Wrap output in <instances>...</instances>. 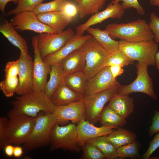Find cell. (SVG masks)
I'll return each instance as SVG.
<instances>
[{"instance_id":"cell-28","label":"cell","mask_w":159,"mask_h":159,"mask_svg":"<svg viewBox=\"0 0 159 159\" xmlns=\"http://www.w3.org/2000/svg\"><path fill=\"white\" fill-rule=\"evenodd\" d=\"M108 139L116 148L135 140L136 134L125 129L120 127L107 135Z\"/></svg>"},{"instance_id":"cell-38","label":"cell","mask_w":159,"mask_h":159,"mask_svg":"<svg viewBox=\"0 0 159 159\" xmlns=\"http://www.w3.org/2000/svg\"><path fill=\"white\" fill-rule=\"evenodd\" d=\"M122 2V6L125 10L131 8H135L139 14L143 15L145 11L143 7L139 3L138 0H113L110 3L111 4Z\"/></svg>"},{"instance_id":"cell-14","label":"cell","mask_w":159,"mask_h":159,"mask_svg":"<svg viewBox=\"0 0 159 159\" xmlns=\"http://www.w3.org/2000/svg\"><path fill=\"white\" fill-rule=\"evenodd\" d=\"M125 13V9L119 2L110 3L104 10L93 14L88 20L76 28L75 34L82 36L87 29L91 26L102 23L109 18L120 19Z\"/></svg>"},{"instance_id":"cell-19","label":"cell","mask_w":159,"mask_h":159,"mask_svg":"<svg viewBox=\"0 0 159 159\" xmlns=\"http://www.w3.org/2000/svg\"><path fill=\"white\" fill-rule=\"evenodd\" d=\"M85 65V54L81 47L71 52L59 64L65 75L79 71H83Z\"/></svg>"},{"instance_id":"cell-50","label":"cell","mask_w":159,"mask_h":159,"mask_svg":"<svg viewBox=\"0 0 159 159\" xmlns=\"http://www.w3.org/2000/svg\"><path fill=\"white\" fill-rule=\"evenodd\" d=\"M82 0H74L75 1L77 4L80 3Z\"/></svg>"},{"instance_id":"cell-44","label":"cell","mask_w":159,"mask_h":159,"mask_svg":"<svg viewBox=\"0 0 159 159\" xmlns=\"http://www.w3.org/2000/svg\"><path fill=\"white\" fill-rule=\"evenodd\" d=\"M110 67L111 73L113 77L116 78L121 75L124 72L123 67L120 65H113Z\"/></svg>"},{"instance_id":"cell-32","label":"cell","mask_w":159,"mask_h":159,"mask_svg":"<svg viewBox=\"0 0 159 159\" xmlns=\"http://www.w3.org/2000/svg\"><path fill=\"white\" fill-rule=\"evenodd\" d=\"M19 82L18 77H5L0 82V89L6 97H12L16 93Z\"/></svg>"},{"instance_id":"cell-15","label":"cell","mask_w":159,"mask_h":159,"mask_svg":"<svg viewBox=\"0 0 159 159\" xmlns=\"http://www.w3.org/2000/svg\"><path fill=\"white\" fill-rule=\"evenodd\" d=\"M20 66L18 75L19 85L16 93L23 95L33 92L32 59L29 54L21 52L19 56Z\"/></svg>"},{"instance_id":"cell-47","label":"cell","mask_w":159,"mask_h":159,"mask_svg":"<svg viewBox=\"0 0 159 159\" xmlns=\"http://www.w3.org/2000/svg\"><path fill=\"white\" fill-rule=\"evenodd\" d=\"M23 148L20 146H17L14 147L13 156L16 158L20 157L23 153Z\"/></svg>"},{"instance_id":"cell-30","label":"cell","mask_w":159,"mask_h":159,"mask_svg":"<svg viewBox=\"0 0 159 159\" xmlns=\"http://www.w3.org/2000/svg\"><path fill=\"white\" fill-rule=\"evenodd\" d=\"M107 0H82L77 5L80 19L97 12L103 7Z\"/></svg>"},{"instance_id":"cell-2","label":"cell","mask_w":159,"mask_h":159,"mask_svg":"<svg viewBox=\"0 0 159 159\" xmlns=\"http://www.w3.org/2000/svg\"><path fill=\"white\" fill-rule=\"evenodd\" d=\"M11 103L12 112L34 117H37L41 112L53 113L55 107L44 92H33L21 95Z\"/></svg>"},{"instance_id":"cell-46","label":"cell","mask_w":159,"mask_h":159,"mask_svg":"<svg viewBox=\"0 0 159 159\" xmlns=\"http://www.w3.org/2000/svg\"><path fill=\"white\" fill-rule=\"evenodd\" d=\"M14 148V147L11 144L6 145L4 149L6 155L9 157L13 155Z\"/></svg>"},{"instance_id":"cell-16","label":"cell","mask_w":159,"mask_h":159,"mask_svg":"<svg viewBox=\"0 0 159 159\" xmlns=\"http://www.w3.org/2000/svg\"><path fill=\"white\" fill-rule=\"evenodd\" d=\"M118 82L112 76L110 67H105L87 80L85 95L88 96L107 89Z\"/></svg>"},{"instance_id":"cell-39","label":"cell","mask_w":159,"mask_h":159,"mask_svg":"<svg viewBox=\"0 0 159 159\" xmlns=\"http://www.w3.org/2000/svg\"><path fill=\"white\" fill-rule=\"evenodd\" d=\"M149 24L154 35V41L159 44V17L153 12L151 13Z\"/></svg>"},{"instance_id":"cell-45","label":"cell","mask_w":159,"mask_h":159,"mask_svg":"<svg viewBox=\"0 0 159 159\" xmlns=\"http://www.w3.org/2000/svg\"><path fill=\"white\" fill-rule=\"evenodd\" d=\"M19 0H0V10L3 14L5 15V9L6 6L9 2H13L15 4H18Z\"/></svg>"},{"instance_id":"cell-43","label":"cell","mask_w":159,"mask_h":159,"mask_svg":"<svg viewBox=\"0 0 159 159\" xmlns=\"http://www.w3.org/2000/svg\"><path fill=\"white\" fill-rule=\"evenodd\" d=\"M154 115L153 118L151 125L148 131L149 136L151 137L159 131V112L154 110Z\"/></svg>"},{"instance_id":"cell-17","label":"cell","mask_w":159,"mask_h":159,"mask_svg":"<svg viewBox=\"0 0 159 159\" xmlns=\"http://www.w3.org/2000/svg\"><path fill=\"white\" fill-rule=\"evenodd\" d=\"M91 36V35L78 36L75 34L59 50L45 57L44 61L50 66L59 65L64 59L74 51L81 47L85 41Z\"/></svg>"},{"instance_id":"cell-25","label":"cell","mask_w":159,"mask_h":159,"mask_svg":"<svg viewBox=\"0 0 159 159\" xmlns=\"http://www.w3.org/2000/svg\"><path fill=\"white\" fill-rule=\"evenodd\" d=\"M87 79L83 71L77 72L65 75L64 81L69 88L77 92L85 95Z\"/></svg>"},{"instance_id":"cell-6","label":"cell","mask_w":159,"mask_h":159,"mask_svg":"<svg viewBox=\"0 0 159 159\" xmlns=\"http://www.w3.org/2000/svg\"><path fill=\"white\" fill-rule=\"evenodd\" d=\"M118 49L133 61L148 66H154L155 55L158 51V44L154 40L135 42L120 40Z\"/></svg>"},{"instance_id":"cell-27","label":"cell","mask_w":159,"mask_h":159,"mask_svg":"<svg viewBox=\"0 0 159 159\" xmlns=\"http://www.w3.org/2000/svg\"><path fill=\"white\" fill-rule=\"evenodd\" d=\"M51 67L49 79L44 91L45 94L50 99L63 81L65 75L59 65H52Z\"/></svg>"},{"instance_id":"cell-1","label":"cell","mask_w":159,"mask_h":159,"mask_svg":"<svg viewBox=\"0 0 159 159\" xmlns=\"http://www.w3.org/2000/svg\"><path fill=\"white\" fill-rule=\"evenodd\" d=\"M104 30L113 39L131 42L154 40V35L149 24L143 19L127 23L110 24Z\"/></svg>"},{"instance_id":"cell-13","label":"cell","mask_w":159,"mask_h":159,"mask_svg":"<svg viewBox=\"0 0 159 159\" xmlns=\"http://www.w3.org/2000/svg\"><path fill=\"white\" fill-rule=\"evenodd\" d=\"M14 15L11 21L16 30H31L39 34L57 33L50 26L42 22L34 11H24Z\"/></svg>"},{"instance_id":"cell-24","label":"cell","mask_w":159,"mask_h":159,"mask_svg":"<svg viewBox=\"0 0 159 159\" xmlns=\"http://www.w3.org/2000/svg\"><path fill=\"white\" fill-rule=\"evenodd\" d=\"M86 31L109 53H111L118 49L119 41L112 39L105 30L90 27Z\"/></svg>"},{"instance_id":"cell-26","label":"cell","mask_w":159,"mask_h":159,"mask_svg":"<svg viewBox=\"0 0 159 159\" xmlns=\"http://www.w3.org/2000/svg\"><path fill=\"white\" fill-rule=\"evenodd\" d=\"M99 121L102 126L111 129L117 128L126 123V118L118 115L108 106L103 109Z\"/></svg>"},{"instance_id":"cell-23","label":"cell","mask_w":159,"mask_h":159,"mask_svg":"<svg viewBox=\"0 0 159 159\" xmlns=\"http://www.w3.org/2000/svg\"><path fill=\"white\" fill-rule=\"evenodd\" d=\"M108 106L121 117L126 118L133 112V99L129 95L118 93L111 98Z\"/></svg>"},{"instance_id":"cell-31","label":"cell","mask_w":159,"mask_h":159,"mask_svg":"<svg viewBox=\"0 0 159 159\" xmlns=\"http://www.w3.org/2000/svg\"><path fill=\"white\" fill-rule=\"evenodd\" d=\"M67 0H54L45 3H42L35 9L34 12L36 14L46 12L62 11Z\"/></svg>"},{"instance_id":"cell-40","label":"cell","mask_w":159,"mask_h":159,"mask_svg":"<svg viewBox=\"0 0 159 159\" xmlns=\"http://www.w3.org/2000/svg\"><path fill=\"white\" fill-rule=\"evenodd\" d=\"M20 66L19 59L8 62L4 69L5 77H18Z\"/></svg>"},{"instance_id":"cell-37","label":"cell","mask_w":159,"mask_h":159,"mask_svg":"<svg viewBox=\"0 0 159 159\" xmlns=\"http://www.w3.org/2000/svg\"><path fill=\"white\" fill-rule=\"evenodd\" d=\"M8 118L7 116L0 118V149L1 150L4 149L6 145L9 144L7 136Z\"/></svg>"},{"instance_id":"cell-10","label":"cell","mask_w":159,"mask_h":159,"mask_svg":"<svg viewBox=\"0 0 159 159\" xmlns=\"http://www.w3.org/2000/svg\"><path fill=\"white\" fill-rule=\"evenodd\" d=\"M75 35L72 28L59 33H45L37 36L38 48L43 59L47 56L57 52Z\"/></svg>"},{"instance_id":"cell-41","label":"cell","mask_w":159,"mask_h":159,"mask_svg":"<svg viewBox=\"0 0 159 159\" xmlns=\"http://www.w3.org/2000/svg\"><path fill=\"white\" fill-rule=\"evenodd\" d=\"M62 11L72 20L78 14L77 5L69 1L64 5Z\"/></svg>"},{"instance_id":"cell-11","label":"cell","mask_w":159,"mask_h":159,"mask_svg":"<svg viewBox=\"0 0 159 159\" xmlns=\"http://www.w3.org/2000/svg\"><path fill=\"white\" fill-rule=\"evenodd\" d=\"M32 44L34 53L32 65L33 91L44 92L51 67L45 63L41 56L37 46V36L32 37Z\"/></svg>"},{"instance_id":"cell-35","label":"cell","mask_w":159,"mask_h":159,"mask_svg":"<svg viewBox=\"0 0 159 159\" xmlns=\"http://www.w3.org/2000/svg\"><path fill=\"white\" fill-rule=\"evenodd\" d=\"M116 151L117 157L119 158H135L139 155V144L135 140L119 147Z\"/></svg>"},{"instance_id":"cell-36","label":"cell","mask_w":159,"mask_h":159,"mask_svg":"<svg viewBox=\"0 0 159 159\" xmlns=\"http://www.w3.org/2000/svg\"><path fill=\"white\" fill-rule=\"evenodd\" d=\"M80 148L83 151L81 159H103L105 158L102 152L96 146L86 143Z\"/></svg>"},{"instance_id":"cell-3","label":"cell","mask_w":159,"mask_h":159,"mask_svg":"<svg viewBox=\"0 0 159 159\" xmlns=\"http://www.w3.org/2000/svg\"><path fill=\"white\" fill-rule=\"evenodd\" d=\"M57 122L53 113H39L31 132L23 144L24 148L30 151L49 145L51 130Z\"/></svg>"},{"instance_id":"cell-12","label":"cell","mask_w":159,"mask_h":159,"mask_svg":"<svg viewBox=\"0 0 159 159\" xmlns=\"http://www.w3.org/2000/svg\"><path fill=\"white\" fill-rule=\"evenodd\" d=\"M85 105L83 98L77 101L63 106H55L53 114L57 122L64 125L71 121L78 124L85 120Z\"/></svg>"},{"instance_id":"cell-5","label":"cell","mask_w":159,"mask_h":159,"mask_svg":"<svg viewBox=\"0 0 159 159\" xmlns=\"http://www.w3.org/2000/svg\"><path fill=\"white\" fill-rule=\"evenodd\" d=\"M49 145L52 151L61 149L65 151L80 153L81 149L77 143L76 124L72 123L62 126L57 122L51 130Z\"/></svg>"},{"instance_id":"cell-22","label":"cell","mask_w":159,"mask_h":159,"mask_svg":"<svg viewBox=\"0 0 159 159\" xmlns=\"http://www.w3.org/2000/svg\"><path fill=\"white\" fill-rule=\"evenodd\" d=\"M84 95L72 90L64 83V80L50 98L55 106H63L83 99Z\"/></svg>"},{"instance_id":"cell-4","label":"cell","mask_w":159,"mask_h":159,"mask_svg":"<svg viewBox=\"0 0 159 159\" xmlns=\"http://www.w3.org/2000/svg\"><path fill=\"white\" fill-rule=\"evenodd\" d=\"M85 54L86 65L83 71L87 80L105 67L110 53L92 36L81 46Z\"/></svg>"},{"instance_id":"cell-29","label":"cell","mask_w":159,"mask_h":159,"mask_svg":"<svg viewBox=\"0 0 159 159\" xmlns=\"http://www.w3.org/2000/svg\"><path fill=\"white\" fill-rule=\"evenodd\" d=\"M87 142L97 147L103 154L106 159H115L118 158L117 149L109 140L107 135L92 138Z\"/></svg>"},{"instance_id":"cell-34","label":"cell","mask_w":159,"mask_h":159,"mask_svg":"<svg viewBox=\"0 0 159 159\" xmlns=\"http://www.w3.org/2000/svg\"><path fill=\"white\" fill-rule=\"evenodd\" d=\"M44 0H19L17 6L9 11L8 16L15 15L24 11H33Z\"/></svg>"},{"instance_id":"cell-7","label":"cell","mask_w":159,"mask_h":159,"mask_svg":"<svg viewBox=\"0 0 159 159\" xmlns=\"http://www.w3.org/2000/svg\"><path fill=\"white\" fill-rule=\"evenodd\" d=\"M9 122L7 136L9 144L18 145L23 144L31 132L37 117L14 112L8 114Z\"/></svg>"},{"instance_id":"cell-48","label":"cell","mask_w":159,"mask_h":159,"mask_svg":"<svg viewBox=\"0 0 159 159\" xmlns=\"http://www.w3.org/2000/svg\"><path fill=\"white\" fill-rule=\"evenodd\" d=\"M155 65L159 72V51L156 53L155 57Z\"/></svg>"},{"instance_id":"cell-8","label":"cell","mask_w":159,"mask_h":159,"mask_svg":"<svg viewBox=\"0 0 159 159\" xmlns=\"http://www.w3.org/2000/svg\"><path fill=\"white\" fill-rule=\"evenodd\" d=\"M120 85L118 82L103 91L90 95H85L83 99L86 107L85 120L94 125L99 121L104 106L118 93Z\"/></svg>"},{"instance_id":"cell-33","label":"cell","mask_w":159,"mask_h":159,"mask_svg":"<svg viewBox=\"0 0 159 159\" xmlns=\"http://www.w3.org/2000/svg\"><path fill=\"white\" fill-rule=\"evenodd\" d=\"M134 63V61L130 59L125 53L119 49L110 53L105 67L118 65L123 67Z\"/></svg>"},{"instance_id":"cell-42","label":"cell","mask_w":159,"mask_h":159,"mask_svg":"<svg viewBox=\"0 0 159 159\" xmlns=\"http://www.w3.org/2000/svg\"><path fill=\"white\" fill-rule=\"evenodd\" d=\"M159 147V131L150 143L148 149L143 155L144 159H148L152 154Z\"/></svg>"},{"instance_id":"cell-18","label":"cell","mask_w":159,"mask_h":159,"mask_svg":"<svg viewBox=\"0 0 159 159\" xmlns=\"http://www.w3.org/2000/svg\"><path fill=\"white\" fill-rule=\"evenodd\" d=\"M77 143L80 147L90 139L107 135L114 131L112 129L102 126L96 127L85 120L77 124Z\"/></svg>"},{"instance_id":"cell-9","label":"cell","mask_w":159,"mask_h":159,"mask_svg":"<svg viewBox=\"0 0 159 159\" xmlns=\"http://www.w3.org/2000/svg\"><path fill=\"white\" fill-rule=\"evenodd\" d=\"M135 66L137 74L136 78L129 85H121L118 93L129 95L134 92H141L156 100L157 97L154 90L152 80L148 72V66L139 62Z\"/></svg>"},{"instance_id":"cell-49","label":"cell","mask_w":159,"mask_h":159,"mask_svg":"<svg viewBox=\"0 0 159 159\" xmlns=\"http://www.w3.org/2000/svg\"><path fill=\"white\" fill-rule=\"evenodd\" d=\"M151 5L159 7V0H149Z\"/></svg>"},{"instance_id":"cell-20","label":"cell","mask_w":159,"mask_h":159,"mask_svg":"<svg viewBox=\"0 0 159 159\" xmlns=\"http://www.w3.org/2000/svg\"><path fill=\"white\" fill-rule=\"evenodd\" d=\"M37 15L42 22L50 26L57 33L63 31L72 21L62 11L44 13Z\"/></svg>"},{"instance_id":"cell-21","label":"cell","mask_w":159,"mask_h":159,"mask_svg":"<svg viewBox=\"0 0 159 159\" xmlns=\"http://www.w3.org/2000/svg\"><path fill=\"white\" fill-rule=\"evenodd\" d=\"M12 23L5 19L0 25V32L13 45L18 48L20 52L29 54L28 46L26 39L19 34Z\"/></svg>"}]
</instances>
